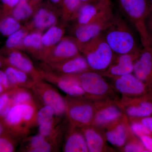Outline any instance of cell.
Here are the masks:
<instances>
[{
	"instance_id": "6da1fadb",
	"label": "cell",
	"mask_w": 152,
	"mask_h": 152,
	"mask_svg": "<svg viewBox=\"0 0 152 152\" xmlns=\"http://www.w3.org/2000/svg\"><path fill=\"white\" fill-rule=\"evenodd\" d=\"M104 33V38L114 53L122 55L141 51L129 26L119 14H115L111 23Z\"/></svg>"
},
{
	"instance_id": "7a4b0ae2",
	"label": "cell",
	"mask_w": 152,
	"mask_h": 152,
	"mask_svg": "<svg viewBox=\"0 0 152 152\" xmlns=\"http://www.w3.org/2000/svg\"><path fill=\"white\" fill-rule=\"evenodd\" d=\"M38 111L36 102L12 106L2 120L10 134L14 137L27 135L30 129L37 124Z\"/></svg>"
},
{
	"instance_id": "3957f363",
	"label": "cell",
	"mask_w": 152,
	"mask_h": 152,
	"mask_svg": "<svg viewBox=\"0 0 152 152\" xmlns=\"http://www.w3.org/2000/svg\"><path fill=\"white\" fill-rule=\"evenodd\" d=\"M91 70L99 73L108 68L115 56L103 34L79 48Z\"/></svg>"
},
{
	"instance_id": "277c9868",
	"label": "cell",
	"mask_w": 152,
	"mask_h": 152,
	"mask_svg": "<svg viewBox=\"0 0 152 152\" xmlns=\"http://www.w3.org/2000/svg\"><path fill=\"white\" fill-rule=\"evenodd\" d=\"M118 1L121 8L138 33L143 48L148 47L151 36L146 21L151 12L147 0Z\"/></svg>"
},
{
	"instance_id": "5b68a950",
	"label": "cell",
	"mask_w": 152,
	"mask_h": 152,
	"mask_svg": "<svg viewBox=\"0 0 152 152\" xmlns=\"http://www.w3.org/2000/svg\"><path fill=\"white\" fill-rule=\"evenodd\" d=\"M66 115L70 126L81 128L91 126L94 117V102L86 97H73L67 96Z\"/></svg>"
},
{
	"instance_id": "8992f818",
	"label": "cell",
	"mask_w": 152,
	"mask_h": 152,
	"mask_svg": "<svg viewBox=\"0 0 152 152\" xmlns=\"http://www.w3.org/2000/svg\"><path fill=\"white\" fill-rule=\"evenodd\" d=\"M77 75L87 99L94 102L109 99L111 88L101 74L89 70Z\"/></svg>"
},
{
	"instance_id": "52a82bcc",
	"label": "cell",
	"mask_w": 152,
	"mask_h": 152,
	"mask_svg": "<svg viewBox=\"0 0 152 152\" xmlns=\"http://www.w3.org/2000/svg\"><path fill=\"white\" fill-rule=\"evenodd\" d=\"M34 96L43 104L51 107L56 117L66 115L65 99L50 83L42 80L36 81L31 88Z\"/></svg>"
},
{
	"instance_id": "ba28073f",
	"label": "cell",
	"mask_w": 152,
	"mask_h": 152,
	"mask_svg": "<svg viewBox=\"0 0 152 152\" xmlns=\"http://www.w3.org/2000/svg\"><path fill=\"white\" fill-rule=\"evenodd\" d=\"M96 112L92 125L105 130L126 115L120 102L106 99L94 102Z\"/></svg>"
},
{
	"instance_id": "9c48e42d",
	"label": "cell",
	"mask_w": 152,
	"mask_h": 152,
	"mask_svg": "<svg viewBox=\"0 0 152 152\" xmlns=\"http://www.w3.org/2000/svg\"><path fill=\"white\" fill-rule=\"evenodd\" d=\"M40 72L42 80L56 86L67 96L73 97H86L77 74H60L47 69L40 70Z\"/></svg>"
},
{
	"instance_id": "30bf717a",
	"label": "cell",
	"mask_w": 152,
	"mask_h": 152,
	"mask_svg": "<svg viewBox=\"0 0 152 152\" xmlns=\"http://www.w3.org/2000/svg\"><path fill=\"white\" fill-rule=\"evenodd\" d=\"M113 9L111 0H98L94 3L83 4L76 18L77 25L88 24L113 18L115 14Z\"/></svg>"
},
{
	"instance_id": "8fae6325",
	"label": "cell",
	"mask_w": 152,
	"mask_h": 152,
	"mask_svg": "<svg viewBox=\"0 0 152 152\" xmlns=\"http://www.w3.org/2000/svg\"><path fill=\"white\" fill-rule=\"evenodd\" d=\"M120 103L125 115L129 119L152 115V94L138 97H124Z\"/></svg>"
},
{
	"instance_id": "7c38bea8",
	"label": "cell",
	"mask_w": 152,
	"mask_h": 152,
	"mask_svg": "<svg viewBox=\"0 0 152 152\" xmlns=\"http://www.w3.org/2000/svg\"><path fill=\"white\" fill-rule=\"evenodd\" d=\"M111 79L113 80L116 90L124 97H138L152 94L146 85L132 73Z\"/></svg>"
},
{
	"instance_id": "4fadbf2b",
	"label": "cell",
	"mask_w": 152,
	"mask_h": 152,
	"mask_svg": "<svg viewBox=\"0 0 152 152\" xmlns=\"http://www.w3.org/2000/svg\"><path fill=\"white\" fill-rule=\"evenodd\" d=\"M78 46L74 40L63 38L50 52L44 61L46 64L61 62L80 54Z\"/></svg>"
},
{
	"instance_id": "5bb4252c",
	"label": "cell",
	"mask_w": 152,
	"mask_h": 152,
	"mask_svg": "<svg viewBox=\"0 0 152 152\" xmlns=\"http://www.w3.org/2000/svg\"><path fill=\"white\" fill-rule=\"evenodd\" d=\"M141 52L115 56L108 68L100 74L112 78L133 73L135 62Z\"/></svg>"
},
{
	"instance_id": "9a60e30c",
	"label": "cell",
	"mask_w": 152,
	"mask_h": 152,
	"mask_svg": "<svg viewBox=\"0 0 152 152\" xmlns=\"http://www.w3.org/2000/svg\"><path fill=\"white\" fill-rule=\"evenodd\" d=\"M113 18L84 25H77L74 40L79 48L84 44L104 33L110 25Z\"/></svg>"
},
{
	"instance_id": "2e32d148",
	"label": "cell",
	"mask_w": 152,
	"mask_h": 152,
	"mask_svg": "<svg viewBox=\"0 0 152 152\" xmlns=\"http://www.w3.org/2000/svg\"><path fill=\"white\" fill-rule=\"evenodd\" d=\"M105 130L106 140L112 145L118 148H122L133 134L126 115Z\"/></svg>"
},
{
	"instance_id": "e0dca14e",
	"label": "cell",
	"mask_w": 152,
	"mask_h": 152,
	"mask_svg": "<svg viewBox=\"0 0 152 152\" xmlns=\"http://www.w3.org/2000/svg\"><path fill=\"white\" fill-rule=\"evenodd\" d=\"M133 73L152 93V52L149 47L142 49L135 62Z\"/></svg>"
},
{
	"instance_id": "ac0fdd59",
	"label": "cell",
	"mask_w": 152,
	"mask_h": 152,
	"mask_svg": "<svg viewBox=\"0 0 152 152\" xmlns=\"http://www.w3.org/2000/svg\"><path fill=\"white\" fill-rule=\"evenodd\" d=\"M6 66H10L24 72L35 81L42 80L40 70L34 65L32 61L20 50H14L7 53Z\"/></svg>"
},
{
	"instance_id": "d6986e66",
	"label": "cell",
	"mask_w": 152,
	"mask_h": 152,
	"mask_svg": "<svg viewBox=\"0 0 152 152\" xmlns=\"http://www.w3.org/2000/svg\"><path fill=\"white\" fill-rule=\"evenodd\" d=\"M45 64L48 67V69L58 73L66 75L79 74L86 71L91 70L86 60L84 57L81 54L61 62Z\"/></svg>"
},
{
	"instance_id": "ffe728a7",
	"label": "cell",
	"mask_w": 152,
	"mask_h": 152,
	"mask_svg": "<svg viewBox=\"0 0 152 152\" xmlns=\"http://www.w3.org/2000/svg\"><path fill=\"white\" fill-rule=\"evenodd\" d=\"M55 112L51 107L44 106L38 111L37 123L39 134L47 138L56 141L58 134L55 129Z\"/></svg>"
},
{
	"instance_id": "44dd1931",
	"label": "cell",
	"mask_w": 152,
	"mask_h": 152,
	"mask_svg": "<svg viewBox=\"0 0 152 152\" xmlns=\"http://www.w3.org/2000/svg\"><path fill=\"white\" fill-rule=\"evenodd\" d=\"M84 136L88 152L105 151L107 149L105 140L100 129L92 125L80 128Z\"/></svg>"
},
{
	"instance_id": "7402d4cb",
	"label": "cell",
	"mask_w": 152,
	"mask_h": 152,
	"mask_svg": "<svg viewBox=\"0 0 152 152\" xmlns=\"http://www.w3.org/2000/svg\"><path fill=\"white\" fill-rule=\"evenodd\" d=\"M69 130L63 148L64 152H88L84 136L81 130L70 126Z\"/></svg>"
},
{
	"instance_id": "603a6c76",
	"label": "cell",
	"mask_w": 152,
	"mask_h": 152,
	"mask_svg": "<svg viewBox=\"0 0 152 152\" xmlns=\"http://www.w3.org/2000/svg\"><path fill=\"white\" fill-rule=\"evenodd\" d=\"M41 32L36 31L29 33L23 42L22 50L26 49L37 59L43 61V48L42 42Z\"/></svg>"
},
{
	"instance_id": "cb8c5ba5",
	"label": "cell",
	"mask_w": 152,
	"mask_h": 152,
	"mask_svg": "<svg viewBox=\"0 0 152 152\" xmlns=\"http://www.w3.org/2000/svg\"><path fill=\"white\" fill-rule=\"evenodd\" d=\"M57 22L56 17L53 12L45 8H41L36 12L31 25L28 28L30 29L34 28L37 31L42 32L55 26Z\"/></svg>"
},
{
	"instance_id": "d4e9b609",
	"label": "cell",
	"mask_w": 152,
	"mask_h": 152,
	"mask_svg": "<svg viewBox=\"0 0 152 152\" xmlns=\"http://www.w3.org/2000/svg\"><path fill=\"white\" fill-rule=\"evenodd\" d=\"M4 67V70L13 88L19 87L31 89L35 81L28 75L11 66H6Z\"/></svg>"
},
{
	"instance_id": "484cf974",
	"label": "cell",
	"mask_w": 152,
	"mask_h": 152,
	"mask_svg": "<svg viewBox=\"0 0 152 152\" xmlns=\"http://www.w3.org/2000/svg\"><path fill=\"white\" fill-rule=\"evenodd\" d=\"M64 34V30L63 28L55 25L48 29L47 31L42 34V42L44 52L43 61L52 49L61 40Z\"/></svg>"
},
{
	"instance_id": "4316f807",
	"label": "cell",
	"mask_w": 152,
	"mask_h": 152,
	"mask_svg": "<svg viewBox=\"0 0 152 152\" xmlns=\"http://www.w3.org/2000/svg\"><path fill=\"white\" fill-rule=\"evenodd\" d=\"M26 151L29 152H50L53 150L55 142L47 138L40 134L28 139Z\"/></svg>"
},
{
	"instance_id": "83f0119b",
	"label": "cell",
	"mask_w": 152,
	"mask_h": 152,
	"mask_svg": "<svg viewBox=\"0 0 152 152\" xmlns=\"http://www.w3.org/2000/svg\"><path fill=\"white\" fill-rule=\"evenodd\" d=\"M23 26L18 21L0 9V34L8 37Z\"/></svg>"
},
{
	"instance_id": "f1b7e54d",
	"label": "cell",
	"mask_w": 152,
	"mask_h": 152,
	"mask_svg": "<svg viewBox=\"0 0 152 152\" xmlns=\"http://www.w3.org/2000/svg\"><path fill=\"white\" fill-rule=\"evenodd\" d=\"M30 30L28 27H22L9 36L6 41L4 48L6 53L14 50H22L23 41L25 37L29 33Z\"/></svg>"
},
{
	"instance_id": "f546056e",
	"label": "cell",
	"mask_w": 152,
	"mask_h": 152,
	"mask_svg": "<svg viewBox=\"0 0 152 152\" xmlns=\"http://www.w3.org/2000/svg\"><path fill=\"white\" fill-rule=\"evenodd\" d=\"M26 88L15 87L9 91L12 106L19 104L36 102L31 90Z\"/></svg>"
},
{
	"instance_id": "4dcf8cb0",
	"label": "cell",
	"mask_w": 152,
	"mask_h": 152,
	"mask_svg": "<svg viewBox=\"0 0 152 152\" xmlns=\"http://www.w3.org/2000/svg\"><path fill=\"white\" fill-rule=\"evenodd\" d=\"M83 4L80 0H63L62 16L66 21L77 18L79 10Z\"/></svg>"
},
{
	"instance_id": "1f68e13d",
	"label": "cell",
	"mask_w": 152,
	"mask_h": 152,
	"mask_svg": "<svg viewBox=\"0 0 152 152\" xmlns=\"http://www.w3.org/2000/svg\"><path fill=\"white\" fill-rule=\"evenodd\" d=\"M34 5L30 0H20L11 15L18 21L26 20L34 13Z\"/></svg>"
},
{
	"instance_id": "d6a6232c",
	"label": "cell",
	"mask_w": 152,
	"mask_h": 152,
	"mask_svg": "<svg viewBox=\"0 0 152 152\" xmlns=\"http://www.w3.org/2000/svg\"><path fill=\"white\" fill-rule=\"evenodd\" d=\"M125 152H148L138 137L132 134L122 148Z\"/></svg>"
},
{
	"instance_id": "836d02e7",
	"label": "cell",
	"mask_w": 152,
	"mask_h": 152,
	"mask_svg": "<svg viewBox=\"0 0 152 152\" xmlns=\"http://www.w3.org/2000/svg\"><path fill=\"white\" fill-rule=\"evenodd\" d=\"M129 124L130 129L132 132L136 137L139 138L141 136H152V133L138 120L132 119Z\"/></svg>"
},
{
	"instance_id": "e575fe53",
	"label": "cell",
	"mask_w": 152,
	"mask_h": 152,
	"mask_svg": "<svg viewBox=\"0 0 152 152\" xmlns=\"http://www.w3.org/2000/svg\"><path fill=\"white\" fill-rule=\"evenodd\" d=\"M14 137L10 135L0 136V152H13L15 149Z\"/></svg>"
},
{
	"instance_id": "d590c367",
	"label": "cell",
	"mask_w": 152,
	"mask_h": 152,
	"mask_svg": "<svg viewBox=\"0 0 152 152\" xmlns=\"http://www.w3.org/2000/svg\"><path fill=\"white\" fill-rule=\"evenodd\" d=\"M2 4V10L8 15H11L13 10L19 3L20 0H0Z\"/></svg>"
},
{
	"instance_id": "8d00e7d4",
	"label": "cell",
	"mask_w": 152,
	"mask_h": 152,
	"mask_svg": "<svg viewBox=\"0 0 152 152\" xmlns=\"http://www.w3.org/2000/svg\"><path fill=\"white\" fill-rule=\"evenodd\" d=\"M0 84L4 86L7 91L13 88L10 83L5 72L2 70H0Z\"/></svg>"
},
{
	"instance_id": "74e56055",
	"label": "cell",
	"mask_w": 152,
	"mask_h": 152,
	"mask_svg": "<svg viewBox=\"0 0 152 152\" xmlns=\"http://www.w3.org/2000/svg\"><path fill=\"white\" fill-rule=\"evenodd\" d=\"M148 152H152V137L145 135L139 138Z\"/></svg>"
},
{
	"instance_id": "f35d334b",
	"label": "cell",
	"mask_w": 152,
	"mask_h": 152,
	"mask_svg": "<svg viewBox=\"0 0 152 152\" xmlns=\"http://www.w3.org/2000/svg\"><path fill=\"white\" fill-rule=\"evenodd\" d=\"M11 103L10 92L7 91L0 95V111Z\"/></svg>"
},
{
	"instance_id": "ab89813d",
	"label": "cell",
	"mask_w": 152,
	"mask_h": 152,
	"mask_svg": "<svg viewBox=\"0 0 152 152\" xmlns=\"http://www.w3.org/2000/svg\"><path fill=\"white\" fill-rule=\"evenodd\" d=\"M138 120L150 132L152 133V117L151 116L144 117L140 118L134 119Z\"/></svg>"
},
{
	"instance_id": "60d3db41",
	"label": "cell",
	"mask_w": 152,
	"mask_h": 152,
	"mask_svg": "<svg viewBox=\"0 0 152 152\" xmlns=\"http://www.w3.org/2000/svg\"><path fill=\"white\" fill-rule=\"evenodd\" d=\"M147 30L150 35L152 36V12H150L146 21Z\"/></svg>"
},
{
	"instance_id": "b9f144b4",
	"label": "cell",
	"mask_w": 152,
	"mask_h": 152,
	"mask_svg": "<svg viewBox=\"0 0 152 152\" xmlns=\"http://www.w3.org/2000/svg\"><path fill=\"white\" fill-rule=\"evenodd\" d=\"M5 135H11L3 121L0 119V136Z\"/></svg>"
},
{
	"instance_id": "7bdbcfd3",
	"label": "cell",
	"mask_w": 152,
	"mask_h": 152,
	"mask_svg": "<svg viewBox=\"0 0 152 152\" xmlns=\"http://www.w3.org/2000/svg\"><path fill=\"white\" fill-rule=\"evenodd\" d=\"M6 66L5 57L0 53V69Z\"/></svg>"
},
{
	"instance_id": "ee69618b",
	"label": "cell",
	"mask_w": 152,
	"mask_h": 152,
	"mask_svg": "<svg viewBox=\"0 0 152 152\" xmlns=\"http://www.w3.org/2000/svg\"><path fill=\"white\" fill-rule=\"evenodd\" d=\"M82 4H87V3H94L98 0H80Z\"/></svg>"
},
{
	"instance_id": "f6af8a7d",
	"label": "cell",
	"mask_w": 152,
	"mask_h": 152,
	"mask_svg": "<svg viewBox=\"0 0 152 152\" xmlns=\"http://www.w3.org/2000/svg\"><path fill=\"white\" fill-rule=\"evenodd\" d=\"M7 91L6 90L5 88L4 87V86L0 84V95Z\"/></svg>"
},
{
	"instance_id": "bcb514c9",
	"label": "cell",
	"mask_w": 152,
	"mask_h": 152,
	"mask_svg": "<svg viewBox=\"0 0 152 152\" xmlns=\"http://www.w3.org/2000/svg\"><path fill=\"white\" fill-rule=\"evenodd\" d=\"M148 5L149 7L150 12H152V0H147Z\"/></svg>"
},
{
	"instance_id": "7dc6e473",
	"label": "cell",
	"mask_w": 152,
	"mask_h": 152,
	"mask_svg": "<svg viewBox=\"0 0 152 152\" xmlns=\"http://www.w3.org/2000/svg\"><path fill=\"white\" fill-rule=\"evenodd\" d=\"M52 3L55 4H58L62 2L63 0H50Z\"/></svg>"
},
{
	"instance_id": "c3c4849f",
	"label": "cell",
	"mask_w": 152,
	"mask_h": 152,
	"mask_svg": "<svg viewBox=\"0 0 152 152\" xmlns=\"http://www.w3.org/2000/svg\"><path fill=\"white\" fill-rule=\"evenodd\" d=\"M150 36H151V40H150V45L148 47H149L152 52V36L151 35Z\"/></svg>"
},
{
	"instance_id": "681fc988",
	"label": "cell",
	"mask_w": 152,
	"mask_h": 152,
	"mask_svg": "<svg viewBox=\"0 0 152 152\" xmlns=\"http://www.w3.org/2000/svg\"><path fill=\"white\" fill-rule=\"evenodd\" d=\"M40 0H31V2L33 3V4H34L35 3H37V2L38 1H39Z\"/></svg>"
}]
</instances>
